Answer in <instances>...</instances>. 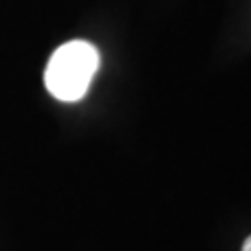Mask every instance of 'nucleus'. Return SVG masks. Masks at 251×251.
Returning a JSON list of instances; mask_svg holds the SVG:
<instances>
[{"label":"nucleus","mask_w":251,"mask_h":251,"mask_svg":"<svg viewBox=\"0 0 251 251\" xmlns=\"http://www.w3.org/2000/svg\"><path fill=\"white\" fill-rule=\"evenodd\" d=\"M241 251H251V237H247V241L243 243V249Z\"/></svg>","instance_id":"2"},{"label":"nucleus","mask_w":251,"mask_h":251,"mask_svg":"<svg viewBox=\"0 0 251 251\" xmlns=\"http://www.w3.org/2000/svg\"><path fill=\"white\" fill-rule=\"evenodd\" d=\"M99 69V52L90 42L74 40L59 46L46 65L44 84L54 99L80 100Z\"/></svg>","instance_id":"1"}]
</instances>
